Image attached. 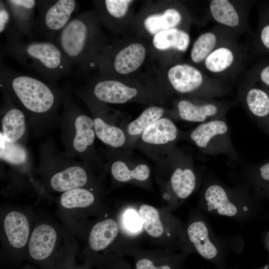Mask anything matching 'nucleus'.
Returning a JSON list of instances; mask_svg holds the SVG:
<instances>
[{"mask_svg": "<svg viewBox=\"0 0 269 269\" xmlns=\"http://www.w3.org/2000/svg\"><path fill=\"white\" fill-rule=\"evenodd\" d=\"M0 86L23 111L36 134L42 133L57 119L62 91L52 82L14 71L1 63Z\"/></svg>", "mask_w": 269, "mask_h": 269, "instance_id": "1", "label": "nucleus"}, {"mask_svg": "<svg viewBox=\"0 0 269 269\" xmlns=\"http://www.w3.org/2000/svg\"><path fill=\"white\" fill-rule=\"evenodd\" d=\"M76 237L48 215L35 214L26 259L41 269H69L75 266Z\"/></svg>", "mask_w": 269, "mask_h": 269, "instance_id": "2", "label": "nucleus"}, {"mask_svg": "<svg viewBox=\"0 0 269 269\" xmlns=\"http://www.w3.org/2000/svg\"><path fill=\"white\" fill-rule=\"evenodd\" d=\"M37 169L40 186L45 192L62 193L77 188H87L103 194V187L86 163L67 156L50 141L39 149Z\"/></svg>", "mask_w": 269, "mask_h": 269, "instance_id": "3", "label": "nucleus"}, {"mask_svg": "<svg viewBox=\"0 0 269 269\" xmlns=\"http://www.w3.org/2000/svg\"><path fill=\"white\" fill-rule=\"evenodd\" d=\"M61 140L66 155L88 164L93 170H105L106 163L97 151L92 118L84 112L68 90L62 94Z\"/></svg>", "mask_w": 269, "mask_h": 269, "instance_id": "4", "label": "nucleus"}, {"mask_svg": "<svg viewBox=\"0 0 269 269\" xmlns=\"http://www.w3.org/2000/svg\"><path fill=\"white\" fill-rule=\"evenodd\" d=\"M4 51L42 79L53 82L67 76L73 65L54 42L26 41L19 34L6 38Z\"/></svg>", "mask_w": 269, "mask_h": 269, "instance_id": "5", "label": "nucleus"}, {"mask_svg": "<svg viewBox=\"0 0 269 269\" xmlns=\"http://www.w3.org/2000/svg\"><path fill=\"white\" fill-rule=\"evenodd\" d=\"M122 234L116 217L109 214L100 218L90 227L82 252L83 265L90 268L111 269L125 255Z\"/></svg>", "mask_w": 269, "mask_h": 269, "instance_id": "6", "label": "nucleus"}, {"mask_svg": "<svg viewBox=\"0 0 269 269\" xmlns=\"http://www.w3.org/2000/svg\"><path fill=\"white\" fill-rule=\"evenodd\" d=\"M102 194L87 188H77L61 194L56 216L77 238L85 240L88 231L98 219L108 215Z\"/></svg>", "mask_w": 269, "mask_h": 269, "instance_id": "7", "label": "nucleus"}, {"mask_svg": "<svg viewBox=\"0 0 269 269\" xmlns=\"http://www.w3.org/2000/svg\"><path fill=\"white\" fill-rule=\"evenodd\" d=\"M35 214L28 207L1 208L0 255L6 263L17 266L26 259Z\"/></svg>", "mask_w": 269, "mask_h": 269, "instance_id": "8", "label": "nucleus"}, {"mask_svg": "<svg viewBox=\"0 0 269 269\" xmlns=\"http://www.w3.org/2000/svg\"><path fill=\"white\" fill-rule=\"evenodd\" d=\"M156 179L162 199L169 202L187 198L194 191L197 176L193 158L174 146L156 163Z\"/></svg>", "mask_w": 269, "mask_h": 269, "instance_id": "9", "label": "nucleus"}, {"mask_svg": "<svg viewBox=\"0 0 269 269\" xmlns=\"http://www.w3.org/2000/svg\"><path fill=\"white\" fill-rule=\"evenodd\" d=\"M95 18L88 12L78 14L59 33L54 42L72 65L82 69L89 66L97 50Z\"/></svg>", "mask_w": 269, "mask_h": 269, "instance_id": "10", "label": "nucleus"}, {"mask_svg": "<svg viewBox=\"0 0 269 269\" xmlns=\"http://www.w3.org/2000/svg\"><path fill=\"white\" fill-rule=\"evenodd\" d=\"M168 79L177 94L192 96L194 99H215L228 92L223 84L211 78L199 69L187 64L172 66L168 71Z\"/></svg>", "mask_w": 269, "mask_h": 269, "instance_id": "11", "label": "nucleus"}, {"mask_svg": "<svg viewBox=\"0 0 269 269\" xmlns=\"http://www.w3.org/2000/svg\"><path fill=\"white\" fill-rule=\"evenodd\" d=\"M182 138L188 139L205 154H225L234 160L238 158L225 118L199 124L192 130L183 132Z\"/></svg>", "mask_w": 269, "mask_h": 269, "instance_id": "12", "label": "nucleus"}, {"mask_svg": "<svg viewBox=\"0 0 269 269\" xmlns=\"http://www.w3.org/2000/svg\"><path fill=\"white\" fill-rule=\"evenodd\" d=\"M75 0H37L38 14L32 31L42 40L54 42L59 33L72 19L78 8Z\"/></svg>", "mask_w": 269, "mask_h": 269, "instance_id": "13", "label": "nucleus"}, {"mask_svg": "<svg viewBox=\"0 0 269 269\" xmlns=\"http://www.w3.org/2000/svg\"><path fill=\"white\" fill-rule=\"evenodd\" d=\"M105 170L116 183L132 184L148 189L151 187L149 165L134 156L132 150L112 148L107 154Z\"/></svg>", "mask_w": 269, "mask_h": 269, "instance_id": "14", "label": "nucleus"}, {"mask_svg": "<svg viewBox=\"0 0 269 269\" xmlns=\"http://www.w3.org/2000/svg\"><path fill=\"white\" fill-rule=\"evenodd\" d=\"M183 133L173 119L163 117L144 131L134 148L157 163L175 146L177 141L182 138Z\"/></svg>", "mask_w": 269, "mask_h": 269, "instance_id": "15", "label": "nucleus"}, {"mask_svg": "<svg viewBox=\"0 0 269 269\" xmlns=\"http://www.w3.org/2000/svg\"><path fill=\"white\" fill-rule=\"evenodd\" d=\"M82 99L90 108L96 137L112 148L123 149L126 143V122H117L104 107V103L92 95L76 90L73 92Z\"/></svg>", "mask_w": 269, "mask_h": 269, "instance_id": "16", "label": "nucleus"}, {"mask_svg": "<svg viewBox=\"0 0 269 269\" xmlns=\"http://www.w3.org/2000/svg\"><path fill=\"white\" fill-rule=\"evenodd\" d=\"M231 105L215 99L183 98L177 101L171 119L201 124L225 118Z\"/></svg>", "mask_w": 269, "mask_h": 269, "instance_id": "17", "label": "nucleus"}, {"mask_svg": "<svg viewBox=\"0 0 269 269\" xmlns=\"http://www.w3.org/2000/svg\"><path fill=\"white\" fill-rule=\"evenodd\" d=\"M240 98L253 121L269 135V91L253 82L241 89Z\"/></svg>", "mask_w": 269, "mask_h": 269, "instance_id": "18", "label": "nucleus"}, {"mask_svg": "<svg viewBox=\"0 0 269 269\" xmlns=\"http://www.w3.org/2000/svg\"><path fill=\"white\" fill-rule=\"evenodd\" d=\"M137 211L142 222L144 232L154 241L162 246L166 245L171 237V219L167 210L157 208L147 204H141Z\"/></svg>", "mask_w": 269, "mask_h": 269, "instance_id": "19", "label": "nucleus"}, {"mask_svg": "<svg viewBox=\"0 0 269 269\" xmlns=\"http://www.w3.org/2000/svg\"><path fill=\"white\" fill-rule=\"evenodd\" d=\"M3 98L0 133L6 142L22 143L26 135L27 117L8 95L3 92Z\"/></svg>", "mask_w": 269, "mask_h": 269, "instance_id": "20", "label": "nucleus"}, {"mask_svg": "<svg viewBox=\"0 0 269 269\" xmlns=\"http://www.w3.org/2000/svg\"><path fill=\"white\" fill-rule=\"evenodd\" d=\"M240 50L233 41L223 44L214 50L203 62L206 71L215 76L232 72L241 62Z\"/></svg>", "mask_w": 269, "mask_h": 269, "instance_id": "21", "label": "nucleus"}, {"mask_svg": "<svg viewBox=\"0 0 269 269\" xmlns=\"http://www.w3.org/2000/svg\"><path fill=\"white\" fill-rule=\"evenodd\" d=\"M208 8L211 17L220 26L238 32L246 26V13L235 1L212 0L209 3Z\"/></svg>", "mask_w": 269, "mask_h": 269, "instance_id": "22", "label": "nucleus"}, {"mask_svg": "<svg viewBox=\"0 0 269 269\" xmlns=\"http://www.w3.org/2000/svg\"><path fill=\"white\" fill-rule=\"evenodd\" d=\"M92 95L103 103L124 104L138 97V89L113 79H103L93 86Z\"/></svg>", "mask_w": 269, "mask_h": 269, "instance_id": "23", "label": "nucleus"}, {"mask_svg": "<svg viewBox=\"0 0 269 269\" xmlns=\"http://www.w3.org/2000/svg\"><path fill=\"white\" fill-rule=\"evenodd\" d=\"M234 32L222 26L200 34L194 41L190 52L191 60L203 63L206 57L221 45L233 41Z\"/></svg>", "mask_w": 269, "mask_h": 269, "instance_id": "24", "label": "nucleus"}, {"mask_svg": "<svg viewBox=\"0 0 269 269\" xmlns=\"http://www.w3.org/2000/svg\"><path fill=\"white\" fill-rule=\"evenodd\" d=\"M125 255L134 259V269H176L175 259L167 250H144L128 246Z\"/></svg>", "mask_w": 269, "mask_h": 269, "instance_id": "25", "label": "nucleus"}, {"mask_svg": "<svg viewBox=\"0 0 269 269\" xmlns=\"http://www.w3.org/2000/svg\"><path fill=\"white\" fill-rule=\"evenodd\" d=\"M5 1L10 11L13 22L17 32L22 36H26L30 40H32L37 0H6Z\"/></svg>", "mask_w": 269, "mask_h": 269, "instance_id": "26", "label": "nucleus"}, {"mask_svg": "<svg viewBox=\"0 0 269 269\" xmlns=\"http://www.w3.org/2000/svg\"><path fill=\"white\" fill-rule=\"evenodd\" d=\"M164 108L152 106L145 109L134 120L126 126V143L123 149L132 150L144 131L160 118L165 117Z\"/></svg>", "mask_w": 269, "mask_h": 269, "instance_id": "27", "label": "nucleus"}, {"mask_svg": "<svg viewBox=\"0 0 269 269\" xmlns=\"http://www.w3.org/2000/svg\"><path fill=\"white\" fill-rule=\"evenodd\" d=\"M146 55L144 47L138 43H132L121 50L115 56L113 67L121 74H128L137 69Z\"/></svg>", "mask_w": 269, "mask_h": 269, "instance_id": "28", "label": "nucleus"}, {"mask_svg": "<svg viewBox=\"0 0 269 269\" xmlns=\"http://www.w3.org/2000/svg\"><path fill=\"white\" fill-rule=\"evenodd\" d=\"M187 235L198 253L207 259H212L217 254V250L210 241L206 226L202 221H195L187 228Z\"/></svg>", "mask_w": 269, "mask_h": 269, "instance_id": "29", "label": "nucleus"}, {"mask_svg": "<svg viewBox=\"0 0 269 269\" xmlns=\"http://www.w3.org/2000/svg\"><path fill=\"white\" fill-rule=\"evenodd\" d=\"M204 198L210 210H216L220 215L230 217L237 213V209L229 200L226 190L219 184L208 186L205 191Z\"/></svg>", "mask_w": 269, "mask_h": 269, "instance_id": "30", "label": "nucleus"}, {"mask_svg": "<svg viewBox=\"0 0 269 269\" xmlns=\"http://www.w3.org/2000/svg\"><path fill=\"white\" fill-rule=\"evenodd\" d=\"M190 41L189 35L178 28L170 29L154 35L153 44L159 50L173 49L184 52L189 47Z\"/></svg>", "mask_w": 269, "mask_h": 269, "instance_id": "31", "label": "nucleus"}, {"mask_svg": "<svg viewBox=\"0 0 269 269\" xmlns=\"http://www.w3.org/2000/svg\"><path fill=\"white\" fill-rule=\"evenodd\" d=\"M0 141V159L22 172L27 169L28 154L23 144L6 142L1 133Z\"/></svg>", "mask_w": 269, "mask_h": 269, "instance_id": "32", "label": "nucleus"}, {"mask_svg": "<svg viewBox=\"0 0 269 269\" xmlns=\"http://www.w3.org/2000/svg\"><path fill=\"white\" fill-rule=\"evenodd\" d=\"M182 16L178 10L168 8L162 14L151 15L144 20V26L151 34H156L164 30L175 28L181 23Z\"/></svg>", "mask_w": 269, "mask_h": 269, "instance_id": "33", "label": "nucleus"}, {"mask_svg": "<svg viewBox=\"0 0 269 269\" xmlns=\"http://www.w3.org/2000/svg\"><path fill=\"white\" fill-rule=\"evenodd\" d=\"M116 218L121 231L126 239L138 237L144 232L137 208L126 207L119 212Z\"/></svg>", "mask_w": 269, "mask_h": 269, "instance_id": "34", "label": "nucleus"}, {"mask_svg": "<svg viewBox=\"0 0 269 269\" xmlns=\"http://www.w3.org/2000/svg\"><path fill=\"white\" fill-rule=\"evenodd\" d=\"M255 44L259 51L269 54V6L265 7L260 13Z\"/></svg>", "mask_w": 269, "mask_h": 269, "instance_id": "35", "label": "nucleus"}, {"mask_svg": "<svg viewBox=\"0 0 269 269\" xmlns=\"http://www.w3.org/2000/svg\"><path fill=\"white\" fill-rule=\"evenodd\" d=\"M0 33L4 34L6 38L19 33L13 24L9 7L3 0H0Z\"/></svg>", "mask_w": 269, "mask_h": 269, "instance_id": "36", "label": "nucleus"}, {"mask_svg": "<svg viewBox=\"0 0 269 269\" xmlns=\"http://www.w3.org/2000/svg\"><path fill=\"white\" fill-rule=\"evenodd\" d=\"M133 1L130 0H106L104 2L105 10L110 16L121 18L124 16Z\"/></svg>", "mask_w": 269, "mask_h": 269, "instance_id": "37", "label": "nucleus"}, {"mask_svg": "<svg viewBox=\"0 0 269 269\" xmlns=\"http://www.w3.org/2000/svg\"><path fill=\"white\" fill-rule=\"evenodd\" d=\"M254 77L253 81L259 83L261 86L269 91V62L258 68Z\"/></svg>", "mask_w": 269, "mask_h": 269, "instance_id": "38", "label": "nucleus"}, {"mask_svg": "<svg viewBox=\"0 0 269 269\" xmlns=\"http://www.w3.org/2000/svg\"><path fill=\"white\" fill-rule=\"evenodd\" d=\"M257 171L260 179L266 183H269V160L258 166Z\"/></svg>", "mask_w": 269, "mask_h": 269, "instance_id": "39", "label": "nucleus"}, {"mask_svg": "<svg viewBox=\"0 0 269 269\" xmlns=\"http://www.w3.org/2000/svg\"><path fill=\"white\" fill-rule=\"evenodd\" d=\"M111 269H133L131 264L123 258L118 260L112 266Z\"/></svg>", "mask_w": 269, "mask_h": 269, "instance_id": "40", "label": "nucleus"}, {"mask_svg": "<svg viewBox=\"0 0 269 269\" xmlns=\"http://www.w3.org/2000/svg\"><path fill=\"white\" fill-rule=\"evenodd\" d=\"M69 269H92L91 268H90L89 267H87L84 265H82L81 266H76V265L74 267L71 268Z\"/></svg>", "mask_w": 269, "mask_h": 269, "instance_id": "41", "label": "nucleus"}, {"mask_svg": "<svg viewBox=\"0 0 269 269\" xmlns=\"http://www.w3.org/2000/svg\"><path fill=\"white\" fill-rule=\"evenodd\" d=\"M21 269H36V268H34V267L30 266H25L23 268H22Z\"/></svg>", "mask_w": 269, "mask_h": 269, "instance_id": "42", "label": "nucleus"}]
</instances>
